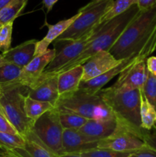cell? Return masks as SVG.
Wrapping results in <instances>:
<instances>
[{
    "instance_id": "26",
    "label": "cell",
    "mask_w": 156,
    "mask_h": 157,
    "mask_svg": "<svg viewBox=\"0 0 156 157\" xmlns=\"http://www.w3.org/2000/svg\"><path fill=\"white\" fill-rule=\"evenodd\" d=\"M24 146V139L21 135L0 132V147L6 151L22 149Z\"/></svg>"
},
{
    "instance_id": "12",
    "label": "cell",
    "mask_w": 156,
    "mask_h": 157,
    "mask_svg": "<svg viewBox=\"0 0 156 157\" xmlns=\"http://www.w3.org/2000/svg\"><path fill=\"white\" fill-rule=\"evenodd\" d=\"M58 78V74L43 73L38 81L29 87L27 96L32 99L50 103L55 107L59 99Z\"/></svg>"
},
{
    "instance_id": "23",
    "label": "cell",
    "mask_w": 156,
    "mask_h": 157,
    "mask_svg": "<svg viewBox=\"0 0 156 157\" xmlns=\"http://www.w3.org/2000/svg\"><path fill=\"white\" fill-rule=\"evenodd\" d=\"M28 0H12L9 5L0 10V29L5 25L14 22L21 14Z\"/></svg>"
},
{
    "instance_id": "8",
    "label": "cell",
    "mask_w": 156,
    "mask_h": 157,
    "mask_svg": "<svg viewBox=\"0 0 156 157\" xmlns=\"http://www.w3.org/2000/svg\"><path fill=\"white\" fill-rule=\"evenodd\" d=\"M96 35L97 27L76 41L65 43L60 52H57L54 58L47 65L43 73L58 74L64 66L79 56L84 50L86 46L96 36Z\"/></svg>"
},
{
    "instance_id": "10",
    "label": "cell",
    "mask_w": 156,
    "mask_h": 157,
    "mask_svg": "<svg viewBox=\"0 0 156 157\" xmlns=\"http://www.w3.org/2000/svg\"><path fill=\"white\" fill-rule=\"evenodd\" d=\"M149 55L145 53L133 54L131 56L122 59L120 64H118L111 70L108 71L106 73L93 78L88 81H81L80 84L79 90H83L91 94H97L99 90H102L104 85L110 82L113 78L119 75L121 72L123 71L128 67L138 61H146Z\"/></svg>"
},
{
    "instance_id": "31",
    "label": "cell",
    "mask_w": 156,
    "mask_h": 157,
    "mask_svg": "<svg viewBox=\"0 0 156 157\" xmlns=\"http://www.w3.org/2000/svg\"><path fill=\"white\" fill-rule=\"evenodd\" d=\"M0 132L12 133V134H19L1 109H0Z\"/></svg>"
},
{
    "instance_id": "34",
    "label": "cell",
    "mask_w": 156,
    "mask_h": 157,
    "mask_svg": "<svg viewBox=\"0 0 156 157\" xmlns=\"http://www.w3.org/2000/svg\"><path fill=\"white\" fill-rule=\"evenodd\" d=\"M137 6L139 10H148L156 7V0H137Z\"/></svg>"
},
{
    "instance_id": "24",
    "label": "cell",
    "mask_w": 156,
    "mask_h": 157,
    "mask_svg": "<svg viewBox=\"0 0 156 157\" xmlns=\"http://www.w3.org/2000/svg\"><path fill=\"white\" fill-rule=\"evenodd\" d=\"M58 108L61 124L64 129L79 130L88 121L87 118L62 107Z\"/></svg>"
},
{
    "instance_id": "17",
    "label": "cell",
    "mask_w": 156,
    "mask_h": 157,
    "mask_svg": "<svg viewBox=\"0 0 156 157\" xmlns=\"http://www.w3.org/2000/svg\"><path fill=\"white\" fill-rule=\"evenodd\" d=\"M117 128V121L113 117L108 120H88L79 130L84 134L99 140L111 136Z\"/></svg>"
},
{
    "instance_id": "18",
    "label": "cell",
    "mask_w": 156,
    "mask_h": 157,
    "mask_svg": "<svg viewBox=\"0 0 156 157\" xmlns=\"http://www.w3.org/2000/svg\"><path fill=\"white\" fill-rule=\"evenodd\" d=\"M84 67L83 65L76 66L62 73L58 74V89L59 98L75 93L79 90L82 81Z\"/></svg>"
},
{
    "instance_id": "3",
    "label": "cell",
    "mask_w": 156,
    "mask_h": 157,
    "mask_svg": "<svg viewBox=\"0 0 156 157\" xmlns=\"http://www.w3.org/2000/svg\"><path fill=\"white\" fill-rule=\"evenodd\" d=\"M98 94L110 108L118 125L143 140L145 130L141 127L140 90L121 92L110 87L99 90Z\"/></svg>"
},
{
    "instance_id": "42",
    "label": "cell",
    "mask_w": 156,
    "mask_h": 157,
    "mask_svg": "<svg viewBox=\"0 0 156 157\" xmlns=\"http://www.w3.org/2000/svg\"><path fill=\"white\" fill-rule=\"evenodd\" d=\"M155 128H156V126H155Z\"/></svg>"
},
{
    "instance_id": "33",
    "label": "cell",
    "mask_w": 156,
    "mask_h": 157,
    "mask_svg": "<svg viewBox=\"0 0 156 157\" xmlns=\"http://www.w3.org/2000/svg\"><path fill=\"white\" fill-rule=\"evenodd\" d=\"M143 141L147 146L156 150V128L151 130H145Z\"/></svg>"
},
{
    "instance_id": "6",
    "label": "cell",
    "mask_w": 156,
    "mask_h": 157,
    "mask_svg": "<svg viewBox=\"0 0 156 157\" xmlns=\"http://www.w3.org/2000/svg\"><path fill=\"white\" fill-rule=\"evenodd\" d=\"M55 107H62L87 120H108L115 117L99 94L81 90L59 98Z\"/></svg>"
},
{
    "instance_id": "25",
    "label": "cell",
    "mask_w": 156,
    "mask_h": 157,
    "mask_svg": "<svg viewBox=\"0 0 156 157\" xmlns=\"http://www.w3.org/2000/svg\"><path fill=\"white\" fill-rule=\"evenodd\" d=\"M22 67L6 63L0 67V87L20 84Z\"/></svg>"
},
{
    "instance_id": "32",
    "label": "cell",
    "mask_w": 156,
    "mask_h": 157,
    "mask_svg": "<svg viewBox=\"0 0 156 157\" xmlns=\"http://www.w3.org/2000/svg\"><path fill=\"white\" fill-rule=\"evenodd\" d=\"M128 157H156V150L145 144L142 148L132 152Z\"/></svg>"
},
{
    "instance_id": "38",
    "label": "cell",
    "mask_w": 156,
    "mask_h": 157,
    "mask_svg": "<svg viewBox=\"0 0 156 157\" xmlns=\"http://www.w3.org/2000/svg\"><path fill=\"white\" fill-rule=\"evenodd\" d=\"M12 1V0H0V10H2L3 8L6 7Z\"/></svg>"
},
{
    "instance_id": "11",
    "label": "cell",
    "mask_w": 156,
    "mask_h": 157,
    "mask_svg": "<svg viewBox=\"0 0 156 157\" xmlns=\"http://www.w3.org/2000/svg\"><path fill=\"white\" fill-rule=\"evenodd\" d=\"M146 61H138L119 75L117 81L111 86L116 91L142 90L147 78Z\"/></svg>"
},
{
    "instance_id": "14",
    "label": "cell",
    "mask_w": 156,
    "mask_h": 157,
    "mask_svg": "<svg viewBox=\"0 0 156 157\" xmlns=\"http://www.w3.org/2000/svg\"><path fill=\"white\" fill-rule=\"evenodd\" d=\"M57 54L56 48L47 49L44 54L35 56V58L22 68L20 84L27 87L33 86L42 75Z\"/></svg>"
},
{
    "instance_id": "19",
    "label": "cell",
    "mask_w": 156,
    "mask_h": 157,
    "mask_svg": "<svg viewBox=\"0 0 156 157\" xmlns=\"http://www.w3.org/2000/svg\"><path fill=\"white\" fill-rule=\"evenodd\" d=\"M24 146L22 149L14 150L24 157H58L52 150L46 147L32 130L24 136Z\"/></svg>"
},
{
    "instance_id": "1",
    "label": "cell",
    "mask_w": 156,
    "mask_h": 157,
    "mask_svg": "<svg viewBox=\"0 0 156 157\" xmlns=\"http://www.w3.org/2000/svg\"><path fill=\"white\" fill-rule=\"evenodd\" d=\"M156 50V7L139 11L109 52L118 60Z\"/></svg>"
},
{
    "instance_id": "15",
    "label": "cell",
    "mask_w": 156,
    "mask_h": 157,
    "mask_svg": "<svg viewBox=\"0 0 156 157\" xmlns=\"http://www.w3.org/2000/svg\"><path fill=\"white\" fill-rule=\"evenodd\" d=\"M99 141V140L87 136L79 130L64 129L61 155L80 153L97 148Z\"/></svg>"
},
{
    "instance_id": "40",
    "label": "cell",
    "mask_w": 156,
    "mask_h": 157,
    "mask_svg": "<svg viewBox=\"0 0 156 157\" xmlns=\"http://www.w3.org/2000/svg\"><path fill=\"white\" fill-rule=\"evenodd\" d=\"M5 64H6V61H5L4 57H3L2 54L0 52V67H1L2 65H4Z\"/></svg>"
},
{
    "instance_id": "13",
    "label": "cell",
    "mask_w": 156,
    "mask_h": 157,
    "mask_svg": "<svg viewBox=\"0 0 156 157\" xmlns=\"http://www.w3.org/2000/svg\"><path fill=\"white\" fill-rule=\"evenodd\" d=\"M122 60H118L107 51H100L87 60L84 64L82 81H88L120 64Z\"/></svg>"
},
{
    "instance_id": "4",
    "label": "cell",
    "mask_w": 156,
    "mask_h": 157,
    "mask_svg": "<svg viewBox=\"0 0 156 157\" xmlns=\"http://www.w3.org/2000/svg\"><path fill=\"white\" fill-rule=\"evenodd\" d=\"M114 0H91L78 10L79 16L73 24L54 41L55 44H65L83 38L96 29L113 6Z\"/></svg>"
},
{
    "instance_id": "27",
    "label": "cell",
    "mask_w": 156,
    "mask_h": 157,
    "mask_svg": "<svg viewBox=\"0 0 156 157\" xmlns=\"http://www.w3.org/2000/svg\"><path fill=\"white\" fill-rule=\"evenodd\" d=\"M136 4H137V0H116L114 1L111 9L102 18L100 23L106 22V21L121 15Z\"/></svg>"
},
{
    "instance_id": "7",
    "label": "cell",
    "mask_w": 156,
    "mask_h": 157,
    "mask_svg": "<svg viewBox=\"0 0 156 157\" xmlns=\"http://www.w3.org/2000/svg\"><path fill=\"white\" fill-rule=\"evenodd\" d=\"M32 130L38 139L58 156L62 152L64 128L57 107L46 112L34 122Z\"/></svg>"
},
{
    "instance_id": "29",
    "label": "cell",
    "mask_w": 156,
    "mask_h": 157,
    "mask_svg": "<svg viewBox=\"0 0 156 157\" xmlns=\"http://www.w3.org/2000/svg\"><path fill=\"white\" fill-rule=\"evenodd\" d=\"M145 98L156 110V77L148 71L147 78L143 87Z\"/></svg>"
},
{
    "instance_id": "41",
    "label": "cell",
    "mask_w": 156,
    "mask_h": 157,
    "mask_svg": "<svg viewBox=\"0 0 156 157\" xmlns=\"http://www.w3.org/2000/svg\"><path fill=\"white\" fill-rule=\"evenodd\" d=\"M6 150H4V149L2 148V147H0V155L3 154V153H6Z\"/></svg>"
},
{
    "instance_id": "28",
    "label": "cell",
    "mask_w": 156,
    "mask_h": 157,
    "mask_svg": "<svg viewBox=\"0 0 156 157\" xmlns=\"http://www.w3.org/2000/svg\"><path fill=\"white\" fill-rule=\"evenodd\" d=\"M132 153L116 152L108 149L95 148L82 152L78 154L83 157H128Z\"/></svg>"
},
{
    "instance_id": "37",
    "label": "cell",
    "mask_w": 156,
    "mask_h": 157,
    "mask_svg": "<svg viewBox=\"0 0 156 157\" xmlns=\"http://www.w3.org/2000/svg\"><path fill=\"white\" fill-rule=\"evenodd\" d=\"M0 157H24V156H21V155L18 154V153L14 151V150H8V151H6L5 153L0 155Z\"/></svg>"
},
{
    "instance_id": "21",
    "label": "cell",
    "mask_w": 156,
    "mask_h": 157,
    "mask_svg": "<svg viewBox=\"0 0 156 157\" xmlns=\"http://www.w3.org/2000/svg\"><path fill=\"white\" fill-rule=\"evenodd\" d=\"M141 127L143 130H151L156 126V110L140 90Z\"/></svg>"
},
{
    "instance_id": "2",
    "label": "cell",
    "mask_w": 156,
    "mask_h": 157,
    "mask_svg": "<svg viewBox=\"0 0 156 157\" xmlns=\"http://www.w3.org/2000/svg\"><path fill=\"white\" fill-rule=\"evenodd\" d=\"M139 11L140 10L137 4H136L121 15L106 22L100 23L97 26L96 36L86 46L79 56L64 66L58 74L70 70L76 66L83 65L87 60L90 59L98 52H109Z\"/></svg>"
},
{
    "instance_id": "22",
    "label": "cell",
    "mask_w": 156,
    "mask_h": 157,
    "mask_svg": "<svg viewBox=\"0 0 156 157\" xmlns=\"http://www.w3.org/2000/svg\"><path fill=\"white\" fill-rule=\"evenodd\" d=\"M54 107V106L50 103L32 99L28 96H26L24 98V111L26 116L33 122L46 112L52 110Z\"/></svg>"
},
{
    "instance_id": "30",
    "label": "cell",
    "mask_w": 156,
    "mask_h": 157,
    "mask_svg": "<svg viewBox=\"0 0 156 157\" xmlns=\"http://www.w3.org/2000/svg\"><path fill=\"white\" fill-rule=\"evenodd\" d=\"M13 22L8 23L0 29V52L5 53L11 48Z\"/></svg>"
},
{
    "instance_id": "16",
    "label": "cell",
    "mask_w": 156,
    "mask_h": 157,
    "mask_svg": "<svg viewBox=\"0 0 156 157\" xmlns=\"http://www.w3.org/2000/svg\"><path fill=\"white\" fill-rule=\"evenodd\" d=\"M38 40L31 39L21 44L11 48L8 52L2 54L6 63L15 64L18 67H24L35 58Z\"/></svg>"
},
{
    "instance_id": "5",
    "label": "cell",
    "mask_w": 156,
    "mask_h": 157,
    "mask_svg": "<svg viewBox=\"0 0 156 157\" xmlns=\"http://www.w3.org/2000/svg\"><path fill=\"white\" fill-rule=\"evenodd\" d=\"M28 91V87L21 84L0 87V109L22 136L32 130L34 124L24 111V98Z\"/></svg>"
},
{
    "instance_id": "36",
    "label": "cell",
    "mask_w": 156,
    "mask_h": 157,
    "mask_svg": "<svg viewBox=\"0 0 156 157\" xmlns=\"http://www.w3.org/2000/svg\"><path fill=\"white\" fill-rule=\"evenodd\" d=\"M58 1V0H43V5L47 10V13L51 10L53 6Z\"/></svg>"
},
{
    "instance_id": "9",
    "label": "cell",
    "mask_w": 156,
    "mask_h": 157,
    "mask_svg": "<svg viewBox=\"0 0 156 157\" xmlns=\"http://www.w3.org/2000/svg\"><path fill=\"white\" fill-rule=\"evenodd\" d=\"M145 145V142L141 138L117 124L116 131L109 137L99 140L97 148L108 149L122 153H132Z\"/></svg>"
},
{
    "instance_id": "35",
    "label": "cell",
    "mask_w": 156,
    "mask_h": 157,
    "mask_svg": "<svg viewBox=\"0 0 156 157\" xmlns=\"http://www.w3.org/2000/svg\"><path fill=\"white\" fill-rule=\"evenodd\" d=\"M146 64L147 70L149 73L156 77V57L155 56H151L148 57L145 61Z\"/></svg>"
},
{
    "instance_id": "39",
    "label": "cell",
    "mask_w": 156,
    "mask_h": 157,
    "mask_svg": "<svg viewBox=\"0 0 156 157\" xmlns=\"http://www.w3.org/2000/svg\"><path fill=\"white\" fill-rule=\"evenodd\" d=\"M58 157H83L78 153H69V154H62Z\"/></svg>"
},
{
    "instance_id": "20",
    "label": "cell",
    "mask_w": 156,
    "mask_h": 157,
    "mask_svg": "<svg viewBox=\"0 0 156 157\" xmlns=\"http://www.w3.org/2000/svg\"><path fill=\"white\" fill-rule=\"evenodd\" d=\"M80 13L77 12L76 15L67 19L62 20L54 25L47 24L48 32L43 39L38 41L37 43L36 50H35V56L44 54L48 49V46L54 41L59 36H61L76 20V18L79 16Z\"/></svg>"
}]
</instances>
